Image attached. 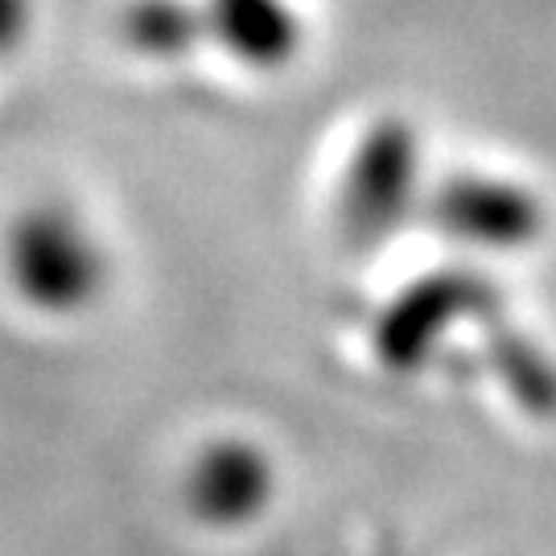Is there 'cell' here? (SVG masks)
Returning <instances> with one entry per match:
<instances>
[{
    "mask_svg": "<svg viewBox=\"0 0 556 556\" xmlns=\"http://www.w3.org/2000/svg\"><path fill=\"white\" fill-rule=\"evenodd\" d=\"M9 277L25 305L62 318L100 298L103 256L62 206H34L9 231Z\"/></svg>",
    "mask_w": 556,
    "mask_h": 556,
    "instance_id": "1",
    "label": "cell"
},
{
    "mask_svg": "<svg viewBox=\"0 0 556 556\" xmlns=\"http://www.w3.org/2000/svg\"><path fill=\"white\" fill-rule=\"evenodd\" d=\"M495 309L498 293L491 280L478 273H462V268H445V273L413 280L379 314L371 342L388 371H417L457 318L491 321Z\"/></svg>",
    "mask_w": 556,
    "mask_h": 556,
    "instance_id": "2",
    "label": "cell"
},
{
    "mask_svg": "<svg viewBox=\"0 0 556 556\" xmlns=\"http://www.w3.org/2000/svg\"><path fill=\"white\" fill-rule=\"evenodd\" d=\"M420 144L413 124L379 119L358 140L342 181V227L355 243H379L396 231L417 199Z\"/></svg>",
    "mask_w": 556,
    "mask_h": 556,
    "instance_id": "3",
    "label": "cell"
},
{
    "mask_svg": "<svg viewBox=\"0 0 556 556\" xmlns=\"http://www.w3.org/2000/svg\"><path fill=\"white\" fill-rule=\"evenodd\" d=\"M429 219L438 231L478 248H523L540 236L544 211L536 194L519 190L511 181L457 174L445 178L429 194Z\"/></svg>",
    "mask_w": 556,
    "mask_h": 556,
    "instance_id": "4",
    "label": "cell"
},
{
    "mask_svg": "<svg viewBox=\"0 0 556 556\" xmlns=\"http://www.w3.org/2000/svg\"><path fill=\"white\" fill-rule=\"evenodd\" d=\"M268 495H273V466L243 438L211 441L186 475V498L194 516L215 528H236L243 519L260 516Z\"/></svg>",
    "mask_w": 556,
    "mask_h": 556,
    "instance_id": "5",
    "label": "cell"
},
{
    "mask_svg": "<svg viewBox=\"0 0 556 556\" xmlns=\"http://www.w3.org/2000/svg\"><path fill=\"white\" fill-rule=\"evenodd\" d=\"M206 29L239 62L273 71L298 54V17L285 0H206Z\"/></svg>",
    "mask_w": 556,
    "mask_h": 556,
    "instance_id": "6",
    "label": "cell"
},
{
    "mask_svg": "<svg viewBox=\"0 0 556 556\" xmlns=\"http://www.w3.org/2000/svg\"><path fill=\"white\" fill-rule=\"evenodd\" d=\"M486 358L503 379L507 396L532 417H556V367L532 338L516 334L507 326H491Z\"/></svg>",
    "mask_w": 556,
    "mask_h": 556,
    "instance_id": "7",
    "label": "cell"
},
{
    "mask_svg": "<svg viewBox=\"0 0 556 556\" xmlns=\"http://www.w3.org/2000/svg\"><path fill=\"white\" fill-rule=\"evenodd\" d=\"M119 29L140 54H153V59L186 54L194 41L211 34L206 29V9H194L186 0H132L124 9Z\"/></svg>",
    "mask_w": 556,
    "mask_h": 556,
    "instance_id": "8",
    "label": "cell"
},
{
    "mask_svg": "<svg viewBox=\"0 0 556 556\" xmlns=\"http://www.w3.org/2000/svg\"><path fill=\"white\" fill-rule=\"evenodd\" d=\"M29 25V0H0V54H9Z\"/></svg>",
    "mask_w": 556,
    "mask_h": 556,
    "instance_id": "9",
    "label": "cell"
}]
</instances>
